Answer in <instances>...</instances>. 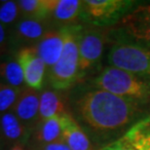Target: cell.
<instances>
[{"instance_id": "9a60e30c", "label": "cell", "mask_w": 150, "mask_h": 150, "mask_svg": "<svg viewBox=\"0 0 150 150\" xmlns=\"http://www.w3.org/2000/svg\"><path fill=\"white\" fill-rule=\"evenodd\" d=\"M1 139L8 144L17 142L26 143L31 136V132L25 124L21 122L13 111L3 113L0 118Z\"/></svg>"}, {"instance_id": "7a4b0ae2", "label": "cell", "mask_w": 150, "mask_h": 150, "mask_svg": "<svg viewBox=\"0 0 150 150\" xmlns=\"http://www.w3.org/2000/svg\"><path fill=\"white\" fill-rule=\"evenodd\" d=\"M96 89L146 104L150 101V81L119 68L106 67L92 81Z\"/></svg>"}, {"instance_id": "d6986e66", "label": "cell", "mask_w": 150, "mask_h": 150, "mask_svg": "<svg viewBox=\"0 0 150 150\" xmlns=\"http://www.w3.org/2000/svg\"><path fill=\"white\" fill-rule=\"evenodd\" d=\"M0 78L14 88L23 89L25 76L23 68L17 59H9L0 62Z\"/></svg>"}, {"instance_id": "ffe728a7", "label": "cell", "mask_w": 150, "mask_h": 150, "mask_svg": "<svg viewBox=\"0 0 150 150\" xmlns=\"http://www.w3.org/2000/svg\"><path fill=\"white\" fill-rule=\"evenodd\" d=\"M22 89L14 88L6 83L0 82V113L11 111L16 104Z\"/></svg>"}, {"instance_id": "8992f818", "label": "cell", "mask_w": 150, "mask_h": 150, "mask_svg": "<svg viewBox=\"0 0 150 150\" xmlns=\"http://www.w3.org/2000/svg\"><path fill=\"white\" fill-rule=\"evenodd\" d=\"M107 33L101 28L95 26L81 28L78 32L80 77L93 69L100 62Z\"/></svg>"}, {"instance_id": "2e32d148", "label": "cell", "mask_w": 150, "mask_h": 150, "mask_svg": "<svg viewBox=\"0 0 150 150\" xmlns=\"http://www.w3.org/2000/svg\"><path fill=\"white\" fill-rule=\"evenodd\" d=\"M67 112V100L62 91L47 89L40 94L38 123Z\"/></svg>"}, {"instance_id": "cb8c5ba5", "label": "cell", "mask_w": 150, "mask_h": 150, "mask_svg": "<svg viewBox=\"0 0 150 150\" xmlns=\"http://www.w3.org/2000/svg\"><path fill=\"white\" fill-rule=\"evenodd\" d=\"M8 150H28V146H26V143L23 142H17L14 143V144L10 145Z\"/></svg>"}, {"instance_id": "d4e9b609", "label": "cell", "mask_w": 150, "mask_h": 150, "mask_svg": "<svg viewBox=\"0 0 150 150\" xmlns=\"http://www.w3.org/2000/svg\"><path fill=\"white\" fill-rule=\"evenodd\" d=\"M0 139H1V126H0Z\"/></svg>"}, {"instance_id": "ba28073f", "label": "cell", "mask_w": 150, "mask_h": 150, "mask_svg": "<svg viewBox=\"0 0 150 150\" xmlns=\"http://www.w3.org/2000/svg\"><path fill=\"white\" fill-rule=\"evenodd\" d=\"M100 150H150V115L137 121Z\"/></svg>"}, {"instance_id": "7c38bea8", "label": "cell", "mask_w": 150, "mask_h": 150, "mask_svg": "<svg viewBox=\"0 0 150 150\" xmlns=\"http://www.w3.org/2000/svg\"><path fill=\"white\" fill-rule=\"evenodd\" d=\"M38 56L48 68H52L61 59L64 50V35L61 29H50L46 34L34 44Z\"/></svg>"}, {"instance_id": "3957f363", "label": "cell", "mask_w": 150, "mask_h": 150, "mask_svg": "<svg viewBox=\"0 0 150 150\" xmlns=\"http://www.w3.org/2000/svg\"><path fill=\"white\" fill-rule=\"evenodd\" d=\"M81 25L59 28L64 35V50L59 62L50 69L49 83L57 91L72 88L80 79L78 32Z\"/></svg>"}, {"instance_id": "5bb4252c", "label": "cell", "mask_w": 150, "mask_h": 150, "mask_svg": "<svg viewBox=\"0 0 150 150\" xmlns=\"http://www.w3.org/2000/svg\"><path fill=\"white\" fill-rule=\"evenodd\" d=\"M48 26L49 23L45 21L23 18L14 26L13 39L18 43L36 44L50 30Z\"/></svg>"}, {"instance_id": "603a6c76", "label": "cell", "mask_w": 150, "mask_h": 150, "mask_svg": "<svg viewBox=\"0 0 150 150\" xmlns=\"http://www.w3.org/2000/svg\"><path fill=\"white\" fill-rule=\"evenodd\" d=\"M8 49V38L4 25L0 23V57Z\"/></svg>"}, {"instance_id": "30bf717a", "label": "cell", "mask_w": 150, "mask_h": 150, "mask_svg": "<svg viewBox=\"0 0 150 150\" xmlns=\"http://www.w3.org/2000/svg\"><path fill=\"white\" fill-rule=\"evenodd\" d=\"M39 103L40 94L31 88H23L14 105L13 111L28 130L33 132L39 121Z\"/></svg>"}, {"instance_id": "5b68a950", "label": "cell", "mask_w": 150, "mask_h": 150, "mask_svg": "<svg viewBox=\"0 0 150 150\" xmlns=\"http://www.w3.org/2000/svg\"><path fill=\"white\" fill-rule=\"evenodd\" d=\"M134 5L136 2L130 0H86L83 1L82 21L93 26H108L121 21Z\"/></svg>"}, {"instance_id": "e0dca14e", "label": "cell", "mask_w": 150, "mask_h": 150, "mask_svg": "<svg viewBox=\"0 0 150 150\" xmlns=\"http://www.w3.org/2000/svg\"><path fill=\"white\" fill-rule=\"evenodd\" d=\"M61 116L44 120L36 125L32 132V137L38 144L44 145L62 139V124Z\"/></svg>"}, {"instance_id": "44dd1931", "label": "cell", "mask_w": 150, "mask_h": 150, "mask_svg": "<svg viewBox=\"0 0 150 150\" xmlns=\"http://www.w3.org/2000/svg\"><path fill=\"white\" fill-rule=\"evenodd\" d=\"M21 17L18 1H2L0 4V23L3 25H10L16 23Z\"/></svg>"}, {"instance_id": "52a82bcc", "label": "cell", "mask_w": 150, "mask_h": 150, "mask_svg": "<svg viewBox=\"0 0 150 150\" xmlns=\"http://www.w3.org/2000/svg\"><path fill=\"white\" fill-rule=\"evenodd\" d=\"M120 28L139 45L150 48V4L133 9L120 21Z\"/></svg>"}, {"instance_id": "7402d4cb", "label": "cell", "mask_w": 150, "mask_h": 150, "mask_svg": "<svg viewBox=\"0 0 150 150\" xmlns=\"http://www.w3.org/2000/svg\"><path fill=\"white\" fill-rule=\"evenodd\" d=\"M39 150H71L64 140H58V142L48 143V144L41 145Z\"/></svg>"}, {"instance_id": "ac0fdd59", "label": "cell", "mask_w": 150, "mask_h": 150, "mask_svg": "<svg viewBox=\"0 0 150 150\" xmlns=\"http://www.w3.org/2000/svg\"><path fill=\"white\" fill-rule=\"evenodd\" d=\"M18 5L22 17L49 22L48 0H21L18 1Z\"/></svg>"}, {"instance_id": "8fae6325", "label": "cell", "mask_w": 150, "mask_h": 150, "mask_svg": "<svg viewBox=\"0 0 150 150\" xmlns=\"http://www.w3.org/2000/svg\"><path fill=\"white\" fill-rule=\"evenodd\" d=\"M49 22L62 28L77 25L82 21L83 1L79 0H48Z\"/></svg>"}, {"instance_id": "6da1fadb", "label": "cell", "mask_w": 150, "mask_h": 150, "mask_svg": "<svg viewBox=\"0 0 150 150\" xmlns=\"http://www.w3.org/2000/svg\"><path fill=\"white\" fill-rule=\"evenodd\" d=\"M144 104L100 89L85 92L75 101L78 120L101 142L125 134L143 114Z\"/></svg>"}, {"instance_id": "4fadbf2b", "label": "cell", "mask_w": 150, "mask_h": 150, "mask_svg": "<svg viewBox=\"0 0 150 150\" xmlns=\"http://www.w3.org/2000/svg\"><path fill=\"white\" fill-rule=\"evenodd\" d=\"M62 140L71 150H94V145L76 119L69 112L61 116Z\"/></svg>"}, {"instance_id": "9c48e42d", "label": "cell", "mask_w": 150, "mask_h": 150, "mask_svg": "<svg viewBox=\"0 0 150 150\" xmlns=\"http://www.w3.org/2000/svg\"><path fill=\"white\" fill-rule=\"evenodd\" d=\"M17 61L23 68L25 82L28 88L36 91L43 88L47 67L38 56L34 45L21 48L17 53Z\"/></svg>"}, {"instance_id": "277c9868", "label": "cell", "mask_w": 150, "mask_h": 150, "mask_svg": "<svg viewBox=\"0 0 150 150\" xmlns=\"http://www.w3.org/2000/svg\"><path fill=\"white\" fill-rule=\"evenodd\" d=\"M108 64L150 81V48L137 43L117 41L110 48Z\"/></svg>"}]
</instances>
